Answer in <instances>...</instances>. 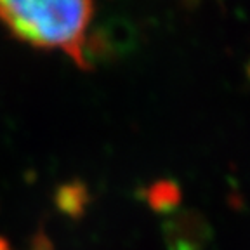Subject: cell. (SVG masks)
Masks as SVG:
<instances>
[{
	"mask_svg": "<svg viewBox=\"0 0 250 250\" xmlns=\"http://www.w3.org/2000/svg\"><path fill=\"white\" fill-rule=\"evenodd\" d=\"M94 14L87 0L0 2V21L16 39L43 49H59L80 68H89L87 30Z\"/></svg>",
	"mask_w": 250,
	"mask_h": 250,
	"instance_id": "obj_1",
	"label": "cell"
},
{
	"mask_svg": "<svg viewBox=\"0 0 250 250\" xmlns=\"http://www.w3.org/2000/svg\"><path fill=\"white\" fill-rule=\"evenodd\" d=\"M0 250H5L4 249V243H2V242H0Z\"/></svg>",
	"mask_w": 250,
	"mask_h": 250,
	"instance_id": "obj_2",
	"label": "cell"
}]
</instances>
